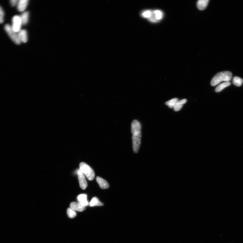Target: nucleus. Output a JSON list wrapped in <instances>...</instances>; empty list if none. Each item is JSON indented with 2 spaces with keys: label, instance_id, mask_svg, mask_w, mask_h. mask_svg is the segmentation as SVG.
Instances as JSON below:
<instances>
[{
  "label": "nucleus",
  "instance_id": "obj_1",
  "mask_svg": "<svg viewBox=\"0 0 243 243\" xmlns=\"http://www.w3.org/2000/svg\"><path fill=\"white\" fill-rule=\"evenodd\" d=\"M232 78V74L230 72L225 71L219 72L213 78L211 84L212 86H214L223 81L229 82Z\"/></svg>",
  "mask_w": 243,
  "mask_h": 243
},
{
  "label": "nucleus",
  "instance_id": "obj_2",
  "mask_svg": "<svg viewBox=\"0 0 243 243\" xmlns=\"http://www.w3.org/2000/svg\"><path fill=\"white\" fill-rule=\"evenodd\" d=\"M80 169L89 180H92L95 177V172L90 166L84 162L80 164Z\"/></svg>",
  "mask_w": 243,
  "mask_h": 243
},
{
  "label": "nucleus",
  "instance_id": "obj_3",
  "mask_svg": "<svg viewBox=\"0 0 243 243\" xmlns=\"http://www.w3.org/2000/svg\"><path fill=\"white\" fill-rule=\"evenodd\" d=\"M5 30L13 41L17 44L20 45L21 42L19 38L18 33L15 32L12 28L11 25L6 24L4 27Z\"/></svg>",
  "mask_w": 243,
  "mask_h": 243
},
{
  "label": "nucleus",
  "instance_id": "obj_4",
  "mask_svg": "<svg viewBox=\"0 0 243 243\" xmlns=\"http://www.w3.org/2000/svg\"><path fill=\"white\" fill-rule=\"evenodd\" d=\"M141 131L133 134L132 137L133 149L135 153H137L139 150L141 142Z\"/></svg>",
  "mask_w": 243,
  "mask_h": 243
},
{
  "label": "nucleus",
  "instance_id": "obj_5",
  "mask_svg": "<svg viewBox=\"0 0 243 243\" xmlns=\"http://www.w3.org/2000/svg\"><path fill=\"white\" fill-rule=\"evenodd\" d=\"M12 28L15 32L18 33L21 30V27L22 25L20 16H14L12 18Z\"/></svg>",
  "mask_w": 243,
  "mask_h": 243
},
{
  "label": "nucleus",
  "instance_id": "obj_6",
  "mask_svg": "<svg viewBox=\"0 0 243 243\" xmlns=\"http://www.w3.org/2000/svg\"><path fill=\"white\" fill-rule=\"evenodd\" d=\"M77 174L80 186L82 189H85L88 186V184L84 174L80 169L78 170Z\"/></svg>",
  "mask_w": 243,
  "mask_h": 243
},
{
  "label": "nucleus",
  "instance_id": "obj_7",
  "mask_svg": "<svg viewBox=\"0 0 243 243\" xmlns=\"http://www.w3.org/2000/svg\"><path fill=\"white\" fill-rule=\"evenodd\" d=\"M70 208L74 211L82 212L86 209V207L83 206L80 202H72L70 204Z\"/></svg>",
  "mask_w": 243,
  "mask_h": 243
},
{
  "label": "nucleus",
  "instance_id": "obj_8",
  "mask_svg": "<svg viewBox=\"0 0 243 243\" xmlns=\"http://www.w3.org/2000/svg\"><path fill=\"white\" fill-rule=\"evenodd\" d=\"M141 125L140 123L137 120H134L131 123V131L132 133L133 134L137 132L140 131Z\"/></svg>",
  "mask_w": 243,
  "mask_h": 243
},
{
  "label": "nucleus",
  "instance_id": "obj_9",
  "mask_svg": "<svg viewBox=\"0 0 243 243\" xmlns=\"http://www.w3.org/2000/svg\"><path fill=\"white\" fill-rule=\"evenodd\" d=\"M29 1L28 0H20L18 1L17 7L19 11L22 12L26 9L28 4Z\"/></svg>",
  "mask_w": 243,
  "mask_h": 243
},
{
  "label": "nucleus",
  "instance_id": "obj_10",
  "mask_svg": "<svg viewBox=\"0 0 243 243\" xmlns=\"http://www.w3.org/2000/svg\"><path fill=\"white\" fill-rule=\"evenodd\" d=\"M96 179L97 182L99 184L101 189H107L109 187V185L108 182L101 177L99 176L97 177Z\"/></svg>",
  "mask_w": 243,
  "mask_h": 243
},
{
  "label": "nucleus",
  "instance_id": "obj_11",
  "mask_svg": "<svg viewBox=\"0 0 243 243\" xmlns=\"http://www.w3.org/2000/svg\"><path fill=\"white\" fill-rule=\"evenodd\" d=\"M19 38L21 42L26 43L27 41L28 37L27 31L25 30L22 29L18 33Z\"/></svg>",
  "mask_w": 243,
  "mask_h": 243
},
{
  "label": "nucleus",
  "instance_id": "obj_12",
  "mask_svg": "<svg viewBox=\"0 0 243 243\" xmlns=\"http://www.w3.org/2000/svg\"><path fill=\"white\" fill-rule=\"evenodd\" d=\"M209 1V0H199L198 1L197 7L198 9L200 10H203L205 9L208 5Z\"/></svg>",
  "mask_w": 243,
  "mask_h": 243
},
{
  "label": "nucleus",
  "instance_id": "obj_13",
  "mask_svg": "<svg viewBox=\"0 0 243 243\" xmlns=\"http://www.w3.org/2000/svg\"><path fill=\"white\" fill-rule=\"evenodd\" d=\"M187 102L186 99H183L178 101L174 107L175 111L177 112L179 111L183 107V106Z\"/></svg>",
  "mask_w": 243,
  "mask_h": 243
},
{
  "label": "nucleus",
  "instance_id": "obj_14",
  "mask_svg": "<svg viewBox=\"0 0 243 243\" xmlns=\"http://www.w3.org/2000/svg\"><path fill=\"white\" fill-rule=\"evenodd\" d=\"M29 14L28 12H25L20 16L22 25H26L28 22Z\"/></svg>",
  "mask_w": 243,
  "mask_h": 243
},
{
  "label": "nucleus",
  "instance_id": "obj_15",
  "mask_svg": "<svg viewBox=\"0 0 243 243\" xmlns=\"http://www.w3.org/2000/svg\"><path fill=\"white\" fill-rule=\"evenodd\" d=\"M89 205L91 207L102 206L103 205V204L100 202L97 198L94 197H93L91 199V201L89 204Z\"/></svg>",
  "mask_w": 243,
  "mask_h": 243
},
{
  "label": "nucleus",
  "instance_id": "obj_16",
  "mask_svg": "<svg viewBox=\"0 0 243 243\" xmlns=\"http://www.w3.org/2000/svg\"><path fill=\"white\" fill-rule=\"evenodd\" d=\"M231 84L229 82H226L222 83L217 86L215 89V91L216 92H220L222 91L223 89H224L226 87H228L231 85Z\"/></svg>",
  "mask_w": 243,
  "mask_h": 243
},
{
  "label": "nucleus",
  "instance_id": "obj_17",
  "mask_svg": "<svg viewBox=\"0 0 243 243\" xmlns=\"http://www.w3.org/2000/svg\"><path fill=\"white\" fill-rule=\"evenodd\" d=\"M233 84L237 87H240L242 86L243 83V80L237 76H235L233 78Z\"/></svg>",
  "mask_w": 243,
  "mask_h": 243
},
{
  "label": "nucleus",
  "instance_id": "obj_18",
  "mask_svg": "<svg viewBox=\"0 0 243 243\" xmlns=\"http://www.w3.org/2000/svg\"><path fill=\"white\" fill-rule=\"evenodd\" d=\"M178 99L177 98H174L172 99L170 101L165 102V104L167 105L170 108H174L175 105L176 103L178 101Z\"/></svg>",
  "mask_w": 243,
  "mask_h": 243
},
{
  "label": "nucleus",
  "instance_id": "obj_19",
  "mask_svg": "<svg viewBox=\"0 0 243 243\" xmlns=\"http://www.w3.org/2000/svg\"><path fill=\"white\" fill-rule=\"evenodd\" d=\"M153 14L156 20L158 21L163 18V13L160 10H155L153 12Z\"/></svg>",
  "mask_w": 243,
  "mask_h": 243
},
{
  "label": "nucleus",
  "instance_id": "obj_20",
  "mask_svg": "<svg viewBox=\"0 0 243 243\" xmlns=\"http://www.w3.org/2000/svg\"><path fill=\"white\" fill-rule=\"evenodd\" d=\"M67 214L68 217L70 219H73L76 216L75 211L72 210L70 208H68L67 210Z\"/></svg>",
  "mask_w": 243,
  "mask_h": 243
},
{
  "label": "nucleus",
  "instance_id": "obj_21",
  "mask_svg": "<svg viewBox=\"0 0 243 243\" xmlns=\"http://www.w3.org/2000/svg\"><path fill=\"white\" fill-rule=\"evenodd\" d=\"M87 196L86 194H82L79 195L77 197L78 202H81L87 201Z\"/></svg>",
  "mask_w": 243,
  "mask_h": 243
},
{
  "label": "nucleus",
  "instance_id": "obj_22",
  "mask_svg": "<svg viewBox=\"0 0 243 243\" xmlns=\"http://www.w3.org/2000/svg\"><path fill=\"white\" fill-rule=\"evenodd\" d=\"M152 12L150 10H147L143 12L142 13V16L145 18H149L152 16Z\"/></svg>",
  "mask_w": 243,
  "mask_h": 243
},
{
  "label": "nucleus",
  "instance_id": "obj_23",
  "mask_svg": "<svg viewBox=\"0 0 243 243\" xmlns=\"http://www.w3.org/2000/svg\"><path fill=\"white\" fill-rule=\"evenodd\" d=\"M4 13L1 7L0 6V23H3L4 21Z\"/></svg>",
  "mask_w": 243,
  "mask_h": 243
},
{
  "label": "nucleus",
  "instance_id": "obj_24",
  "mask_svg": "<svg viewBox=\"0 0 243 243\" xmlns=\"http://www.w3.org/2000/svg\"><path fill=\"white\" fill-rule=\"evenodd\" d=\"M18 1V0H12V1H10V3L12 6H15L17 5Z\"/></svg>",
  "mask_w": 243,
  "mask_h": 243
}]
</instances>
